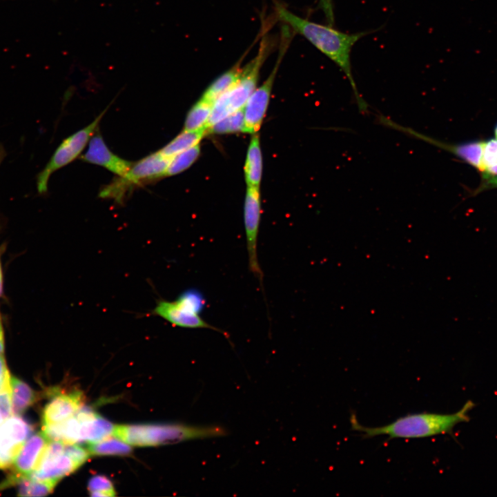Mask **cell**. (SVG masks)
Returning <instances> with one entry per match:
<instances>
[{
  "label": "cell",
  "mask_w": 497,
  "mask_h": 497,
  "mask_svg": "<svg viewBox=\"0 0 497 497\" xmlns=\"http://www.w3.org/2000/svg\"><path fill=\"white\" fill-rule=\"evenodd\" d=\"M213 102L201 99L188 111L183 130H197L206 128L213 107Z\"/></svg>",
  "instance_id": "21"
},
{
  "label": "cell",
  "mask_w": 497,
  "mask_h": 497,
  "mask_svg": "<svg viewBox=\"0 0 497 497\" xmlns=\"http://www.w3.org/2000/svg\"><path fill=\"white\" fill-rule=\"evenodd\" d=\"M494 135H495L496 139L497 140V124L494 128Z\"/></svg>",
  "instance_id": "35"
},
{
  "label": "cell",
  "mask_w": 497,
  "mask_h": 497,
  "mask_svg": "<svg viewBox=\"0 0 497 497\" xmlns=\"http://www.w3.org/2000/svg\"><path fill=\"white\" fill-rule=\"evenodd\" d=\"M220 426L193 427L179 424H142L115 426L113 435L134 446H157L187 440L223 436Z\"/></svg>",
  "instance_id": "3"
},
{
  "label": "cell",
  "mask_w": 497,
  "mask_h": 497,
  "mask_svg": "<svg viewBox=\"0 0 497 497\" xmlns=\"http://www.w3.org/2000/svg\"><path fill=\"white\" fill-rule=\"evenodd\" d=\"M18 496H43L52 492L57 483L32 479L30 477H21L17 484Z\"/></svg>",
  "instance_id": "23"
},
{
  "label": "cell",
  "mask_w": 497,
  "mask_h": 497,
  "mask_svg": "<svg viewBox=\"0 0 497 497\" xmlns=\"http://www.w3.org/2000/svg\"><path fill=\"white\" fill-rule=\"evenodd\" d=\"M206 133V128L197 130H182L181 133L159 150V151L164 155L172 157L182 151L199 144Z\"/></svg>",
  "instance_id": "20"
},
{
  "label": "cell",
  "mask_w": 497,
  "mask_h": 497,
  "mask_svg": "<svg viewBox=\"0 0 497 497\" xmlns=\"http://www.w3.org/2000/svg\"><path fill=\"white\" fill-rule=\"evenodd\" d=\"M319 6L328 25L333 26L335 22L333 0H319Z\"/></svg>",
  "instance_id": "30"
},
{
  "label": "cell",
  "mask_w": 497,
  "mask_h": 497,
  "mask_svg": "<svg viewBox=\"0 0 497 497\" xmlns=\"http://www.w3.org/2000/svg\"><path fill=\"white\" fill-rule=\"evenodd\" d=\"M261 217L260 188L248 186L244 205V224L246 234L248 267L260 284L263 273L257 257V240Z\"/></svg>",
  "instance_id": "10"
},
{
  "label": "cell",
  "mask_w": 497,
  "mask_h": 497,
  "mask_svg": "<svg viewBox=\"0 0 497 497\" xmlns=\"http://www.w3.org/2000/svg\"><path fill=\"white\" fill-rule=\"evenodd\" d=\"M200 154L199 144L173 156L166 169L165 177L179 174L189 168Z\"/></svg>",
  "instance_id": "24"
},
{
  "label": "cell",
  "mask_w": 497,
  "mask_h": 497,
  "mask_svg": "<svg viewBox=\"0 0 497 497\" xmlns=\"http://www.w3.org/2000/svg\"><path fill=\"white\" fill-rule=\"evenodd\" d=\"M0 412L6 419L12 416L10 379L0 390Z\"/></svg>",
  "instance_id": "27"
},
{
  "label": "cell",
  "mask_w": 497,
  "mask_h": 497,
  "mask_svg": "<svg viewBox=\"0 0 497 497\" xmlns=\"http://www.w3.org/2000/svg\"><path fill=\"white\" fill-rule=\"evenodd\" d=\"M271 47V40L264 35L261 39L257 53L242 68L241 76L236 84L213 102L206 130L232 113L244 108L257 88L260 69Z\"/></svg>",
  "instance_id": "4"
},
{
  "label": "cell",
  "mask_w": 497,
  "mask_h": 497,
  "mask_svg": "<svg viewBox=\"0 0 497 497\" xmlns=\"http://www.w3.org/2000/svg\"><path fill=\"white\" fill-rule=\"evenodd\" d=\"M4 342H5L4 333H3L2 322H1V316H0V355H4V348H5Z\"/></svg>",
  "instance_id": "33"
},
{
  "label": "cell",
  "mask_w": 497,
  "mask_h": 497,
  "mask_svg": "<svg viewBox=\"0 0 497 497\" xmlns=\"http://www.w3.org/2000/svg\"><path fill=\"white\" fill-rule=\"evenodd\" d=\"M244 126V108L239 109L206 130V133L217 134L243 132Z\"/></svg>",
  "instance_id": "25"
},
{
  "label": "cell",
  "mask_w": 497,
  "mask_h": 497,
  "mask_svg": "<svg viewBox=\"0 0 497 497\" xmlns=\"http://www.w3.org/2000/svg\"><path fill=\"white\" fill-rule=\"evenodd\" d=\"M90 495L92 496L95 497H110V496H115L116 495L115 490L111 489V490H107V491H93L90 492Z\"/></svg>",
  "instance_id": "32"
},
{
  "label": "cell",
  "mask_w": 497,
  "mask_h": 497,
  "mask_svg": "<svg viewBox=\"0 0 497 497\" xmlns=\"http://www.w3.org/2000/svg\"><path fill=\"white\" fill-rule=\"evenodd\" d=\"M377 121L384 126L396 130L411 137L422 140L437 148L446 150L459 159L473 166L480 173L484 171L483 163L484 141L449 144L424 135L409 127L397 124L384 115H378Z\"/></svg>",
  "instance_id": "8"
},
{
  "label": "cell",
  "mask_w": 497,
  "mask_h": 497,
  "mask_svg": "<svg viewBox=\"0 0 497 497\" xmlns=\"http://www.w3.org/2000/svg\"><path fill=\"white\" fill-rule=\"evenodd\" d=\"M481 180L479 186L474 191V194L481 193L491 188H497V175L488 173H480Z\"/></svg>",
  "instance_id": "29"
},
{
  "label": "cell",
  "mask_w": 497,
  "mask_h": 497,
  "mask_svg": "<svg viewBox=\"0 0 497 497\" xmlns=\"http://www.w3.org/2000/svg\"><path fill=\"white\" fill-rule=\"evenodd\" d=\"M3 419H4V418H3V416L1 415V412H0V424L3 421Z\"/></svg>",
  "instance_id": "36"
},
{
  "label": "cell",
  "mask_w": 497,
  "mask_h": 497,
  "mask_svg": "<svg viewBox=\"0 0 497 497\" xmlns=\"http://www.w3.org/2000/svg\"><path fill=\"white\" fill-rule=\"evenodd\" d=\"M82 406L79 392L61 393L52 398L43 411V425L59 423L75 415Z\"/></svg>",
  "instance_id": "15"
},
{
  "label": "cell",
  "mask_w": 497,
  "mask_h": 497,
  "mask_svg": "<svg viewBox=\"0 0 497 497\" xmlns=\"http://www.w3.org/2000/svg\"><path fill=\"white\" fill-rule=\"evenodd\" d=\"M153 313L174 326L188 329H208L227 336V333L206 322L200 313L177 299L173 302L160 300Z\"/></svg>",
  "instance_id": "12"
},
{
  "label": "cell",
  "mask_w": 497,
  "mask_h": 497,
  "mask_svg": "<svg viewBox=\"0 0 497 497\" xmlns=\"http://www.w3.org/2000/svg\"><path fill=\"white\" fill-rule=\"evenodd\" d=\"M244 170L247 186L260 188L262 173V156L258 134H253L250 141Z\"/></svg>",
  "instance_id": "16"
},
{
  "label": "cell",
  "mask_w": 497,
  "mask_h": 497,
  "mask_svg": "<svg viewBox=\"0 0 497 497\" xmlns=\"http://www.w3.org/2000/svg\"><path fill=\"white\" fill-rule=\"evenodd\" d=\"M88 450L90 454L96 456H127L132 452V448L129 444L117 437L111 438L110 436L100 441L90 443Z\"/></svg>",
  "instance_id": "22"
},
{
  "label": "cell",
  "mask_w": 497,
  "mask_h": 497,
  "mask_svg": "<svg viewBox=\"0 0 497 497\" xmlns=\"http://www.w3.org/2000/svg\"><path fill=\"white\" fill-rule=\"evenodd\" d=\"M79 420L81 421V442H95L113 435L115 426L97 413L88 418Z\"/></svg>",
  "instance_id": "17"
},
{
  "label": "cell",
  "mask_w": 497,
  "mask_h": 497,
  "mask_svg": "<svg viewBox=\"0 0 497 497\" xmlns=\"http://www.w3.org/2000/svg\"><path fill=\"white\" fill-rule=\"evenodd\" d=\"M291 28L285 24L281 31L280 43L275 64L265 81L249 97L244 106V133L255 134L258 132L265 116L269 103L273 85L279 66L292 39Z\"/></svg>",
  "instance_id": "6"
},
{
  "label": "cell",
  "mask_w": 497,
  "mask_h": 497,
  "mask_svg": "<svg viewBox=\"0 0 497 497\" xmlns=\"http://www.w3.org/2000/svg\"><path fill=\"white\" fill-rule=\"evenodd\" d=\"M32 432V426L19 415H12L0 424V469L13 464Z\"/></svg>",
  "instance_id": "11"
},
{
  "label": "cell",
  "mask_w": 497,
  "mask_h": 497,
  "mask_svg": "<svg viewBox=\"0 0 497 497\" xmlns=\"http://www.w3.org/2000/svg\"><path fill=\"white\" fill-rule=\"evenodd\" d=\"M10 374L7 368L4 355H0V390L10 379Z\"/></svg>",
  "instance_id": "31"
},
{
  "label": "cell",
  "mask_w": 497,
  "mask_h": 497,
  "mask_svg": "<svg viewBox=\"0 0 497 497\" xmlns=\"http://www.w3.org/2000/svg\"><path fill=\"white\" fill-rule=\"evenodd\" d=\"M65 447L63 442L49 440L37 467L28 477L57 483L76 471L81 465L66 451Z\"/></svg>",
  "instance_id": "9"
},
{
  "label": "cell",
  "mask_w": 497,
  "mask_h": 497,
  "mask_svg": "<svg viewBox=\"0 0 497 497\" xmlns=\"http://www.w3.org/2000/svg\"><path fill=\"white\" fill-rule=\"evenodd\" d=\"M48 442L43 432L28 438L14 460L12 474L19 478L29 476L37 467Z\"/></svg>",
  "instance_id": "14"
},
{
  "label": "cell",
  "mask_w": 497,
  "mask_h": 497,
  "mask_svg": "<svg viewBox=\"0 0 497 497\" xmlns=\"http://www.w3.org/2000/svg\"><path fill=\"white\" fill-rule=\"evenodd\" d=\"M81 159L103 166L118 177L124 175L133 164V162L114 154L106 146L99 132L90 138L88 150L81 156Z\"/></svg>",
  "instance_id": "13"
},
{
  "label": "cell",
  "mask_w": 497,
  "mask_h": 497,
  "mask_svg": "<svg viewBox=\"0 0 497 497\" xmlns=\"http://www.w3.org/2000/svg\"><path fill=\"white\" fill-rule=\"evenodd\" d=\"M474 407V402L468 401L454 413H411L378 427L362 426L355 415H351L350 421L352 429L361 433L364 438L386 435L389 438H423L451 432L457 424L469 420L468 413Z\"/></svg>",
  "instance_id": "2"
},
{
  "label": "cell",
  "mask_w": 497,
  "mask_h": 497,
  "mask_svg": "<svg viewBox=\"0 0 497 497\" xmlns=\"http://www.w3.org/2000/svg\"><path fill=\"white\" fill-rule=\"evenodd\" d=\"M3 291V274H2V269H1V261H0V297L2 294Z\"/></svg>",
  "instance_id": "34"
},
{
  "label": "cell",
  "mask_w": 497,
  "mask_h": 497,
  "mask_svg": "<svg viewBox=\"0 0 497 497\" xmlns=\"http://www.w3.org/2000/svg\"><path fill=\"white\" fill-rule=\"evenodd\" d=\"M172 157H166L158 150L133 163L124 175L116 178L101 188L99 196L121 203L126 193L133 186L165 177Z\"/></svg>",
  "instance_id": "5"
},
{
  "label": "cell",
  "mask_w": 497,
  "mask_h": 497,
  "mask_svg": "<svg viewBox=\"0 0 497 497\" xmlns=\"http://www.w3.org/2000/svg\"><path fill=\"white\" fill-rule=\"evenodd\" d=\"M242 59L216 78L204 91L202 98L213 103L216 99L231 89L241 76L243 68L241 66Z\"/></svg>",
  "instance_id": "18"
},
{
  "label": "cell",
  "mask_w": 497,
  "mask_h": 497,
  "mask_svg": "<svg viewBox=\"0 0 497 497\" xmlns=\"http://www.w3.org/2000/svg\"><path fill=\"white\" fill-rule=\"evenodd\" d=\"M274 7L278 21L304 37L340 68L352 88L359 111L364 114L367 113L368 104L358 92L352 74L351 52L355 43L369 32L347 34L331 26L319 24L302 18L278 2H275Z\"/></svg>",
  "instance_id": "1"
},
{
  "label": "cell",
  "mask_w": 497,
  "mask_h": 497,
  "mask_svg": "<svg viewBox=\"0 0 497 497\" xmlns=\"http://www.w3.org/2000/svg\"><path fill=\"white\" fill-rule=\"evenodd\" d=\"M12 408L13 415H21L36 400V396L31 387L19 378L10 377Z\"/></svg>",
  "instance_id": "19"
},
{
  "label": "cell",
  "mask_w": 497,
  "mask_h": 497,
  "mask_svg": "<svg viewBox=\"0 0 497 497\" xmlns=\"http://www.w3.org/2000/svg\"><path fill=\"white\" fill-rule=\"evenodd\" d=\"M106 110L89 125L64 139L57 148L45 168L37 175V189L39 194L47 193L48 181L54 172L68 165L81 154L95 132L98 130Z\"/></svg>",
  "instance_id": "7"
},
{
  "label": "cell",
  "mask_w": 497,
  "mask_h": 497,
  "mask_svg": "<svg viewBox=\"0 0 497 497\" xmlns=\"http://www.w3.org/2000/svg\"><path fill=\"white\" fill-rule=\"evenodd\" d=\"M88 489L90 492H93L111 490L114 489V487L111 480L106 476L97 475L89 480Z\"/></svg>",
  "instance_id": "28"
},
{
  "label": "cell",
  "mask_w": 497,
  "mask_h": 497,
  "mask_svg": "<svg viewBox=\"0 0 497 497\" xmlns=\"http://www.w3.org/2000/svg\"><path fill=\"white\" fill-rule=\"evenodd\" d=\"M497 162V140L490 139L484 141L483 163L484 171ZM483 171V172H484ZM483 173V172H482Z\"/></svg>",
  "instance_id": "26"
}]
</instances>
